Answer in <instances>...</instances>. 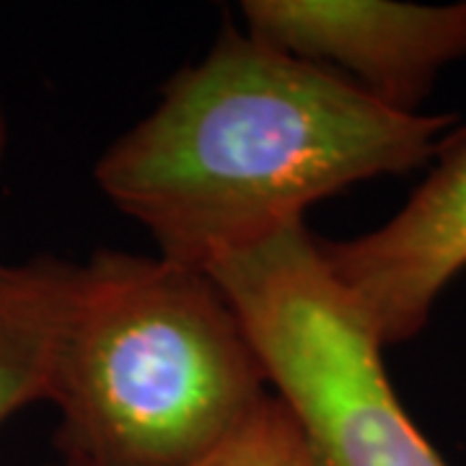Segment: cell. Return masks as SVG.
I'll use <instances>...</instances> for the list:
<instances>
[{"instance_id":"cell-2","label":"cell","mask_w":466,"mask_h":466,"mask_svg":"<svg viewBox=\"0 0 466 466\" xmlns=\"http://www.w3.org/2000/svg\"><path fill=\"white\" fill-rule=\"evenodd\" d=\"M272 394L210 272L127 251L78 265L50 389L63 464L200 466Z\"/></svg>"},{"instance_id":"cell-8","label":"cell","mask_w":466,"mask_h":466,"mask_svg":"<svg viewBox=\"0 0 466 466\" xmlns=\"http://www.w3.org/2000/svg\"><path fill=\"white\" fill-rule=\"evenodd\" d=\"M5 146H8V119H5V109L0 104V161L5 156ZM3 265V262H0Z\"/></svg>"},{"instance_id":"cell-4","label":"cell","mask_w":466,"mask_h":466,"mask_svg":"<svg viewBox=\"0 0 466 466\" xmlns=\"http://www.w3.org/2000/svg\"><path fill=\"white\" fill-rule=\"evenodd\" d=\"M244 32L327 67L397 112H420L438 76L466 60V0H244Z\"/></svg>"},{"instance_id":"cell-6","label":"cell","mask_w":466,"mask_h":466,"mask_svg":"<svg viewBox=\"0 0 466 466\" xmlns=\"http://www.w3.org/2000/svg\"><path fill=\"white\" fill-rule=\"evenodd\" d=\"M78 285V265L34 257L0 265V425L50 401L52 373Z\"/></svg>"},{"instance_id":"cell-1","label":"cell","mask_w":466,"mask_h":466,"mask_svg":"<svg viewBox=\"0 0 466 466\" xmlns=\"http://www.w3.org/2000/svg\"><path fill=\"white\" fill-rule=\"evenodd\" d=\"M459 127V115L397 112L226 24L101 153L94 179L161 257L208 272L352 184L431 164Z\"/></svg>"},{"instance_id":"cell-7","label":"cell","mask_w":466,"mask_h":466,"mask_svg":"<svg viewBox=\"0 0 466 466\" xmlns=\"http://www.w3.org/2000/svg\"><path fill=\"white\" fill-rule=\"evenodd\" d=\"M200 466H317L293 412L272 394L262 410Z\"/></svg>"},{"instance_id":"cell-9","label":"cell","mask_w":466,"mask_h":466,"mask_svg":"<svg viewBox=\"0 0 466 466\" xmlns=\"http://www.w3.org/2000/svg\"><path fill=\"white\" fill-rule=\"evenodd\" d=\"M57 466H66V464H57Z\"/></svg>"},{"instance_id":"cell-3","label":"cell","mask_w":466,"mask_h":466,"mask_svg":"<svg viewBox=\"0 0 466 466\" xmlns=\"http://www.w3.org/2000/svg\"><path fill=\"white\" fill-rule=\"evenodd\" d=\"M317 466H449L417 428L383 348L303 226L210 269Z\"/></svg>"},{"instance_id":"cell-5","label":"cell","mask_w":466,"mask_h":466,"mask_svg":"<svg viewBox=\"0 0 466 466\" xmlns=\"http://www.w3.org/2000/svg\"><path fill=\"white\" fill-rule=\"evenodd\" d=\"M319 249L383 350L415 339L466 269L464 125L386 223L342 241L319 238Z\"/></svg>"}]
</instances>
